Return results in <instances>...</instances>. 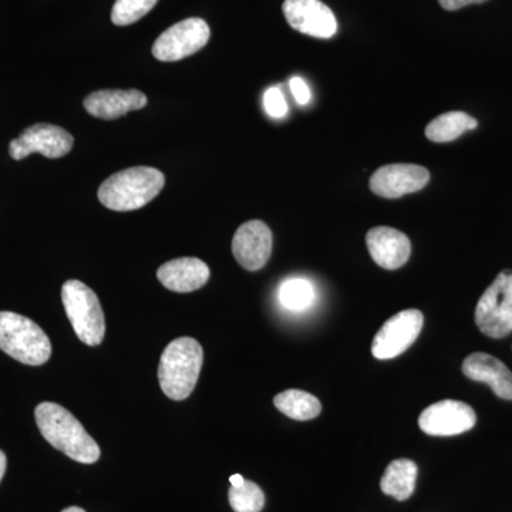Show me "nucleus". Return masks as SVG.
Returning a JSON list of instances; mask_svg holds the SVG:
<instances>
[{
	"label": "nucleus",
	"mask_w": 512,
	"mask_h": 512,
	"mask_svg": "<svg viewBox=\"0 0 512 512\" xmlns=\"http://www.w3.org/2000/svg\"><path fill=\"white\" fill-rule=\"evenodd\" d=\"M147 96L138 90H99L84 99V109L101 120H116L147 106Z\"/></svg>",
	"instance_id": "nucleus-15"
},
{
	"label": "nucleus",
	"mask_w": 512,
	"mask_h": 512,
	"mask_svg": "<svg viewBox=\"0 0 512 512\" xmlns=\"http://www.w3.org/2000/svg\"><path fill=\"white\" fill-rule=\"evenodd\" d=\"M158 3V0H116L111 10V22L117 26H128L143 19Z\"/></svg>",
	"instance_id": "nucleus-23"
},
{
	"label": "nucleus",
	"mask_w": 512,
	"mask_h": 512,
	"mask_svg": "<svg viewBox=\"0 0 512 512\" xmlns=\"http://www.w3.org/2000/svg\"><path fill=\"white\" fill-rule=\"evenodd\" d=\"M62 301L74 333L84 345L99 346L106 335V320L96 293L83 282H64Z\"/></svg>",
	"instance_id": "nucleus-5"
},
{
	"label": "nucleus",
	"mask_w": 512,
	"mask_h": 512,
	"mask_svg": "<svg viewBox=\"0 0 512 512\" xmlns=\"http://www.w3.org/2000/svg\"><path fill=\"white\" fill-rule=\"evenodd\" d=\"M204 363V350L192 338H178L168 343L158 365V382L168 399H188L197 386Z\"/></svg>",
	"instance_id": "nucleus-2"
},
{
	"label": "nucleus",
	"mask_w": 512,
	"mask_h": 512,
	"mask_svg": "<svg viewBox=\"0 0 512 512\" xmlns=\"http://www.w3.org/2000/svg\"><path fill=\"white\" fill-rule=\"evenodd\" d=\"M423 325V313L417 309L397 313L376 333L372 345L373 356L387 360L402 355L419 338Z\"/></svg>",
	"instance_id": "nucleus-8"
},
{
	"label": "nucleus",
	"mask_w": 512,
	"mask_h": 512,
	"mask_svg": "<svg viewBox=\"0 0 512 512\" xmlns=\"http://www.w3.org/2000/svg\"><path fill=\"white\" fill-rule=\"evenodd\" d=\"M165 184L164 174L153 167H131L107 178L99 188V200L113 211H134L154 200Z\"/></svg>",
	"instance_id": "nucleus-3"
},
{
	"label": "nucleus",
	"mask_w": 512,
	"mask_h": 512,
	"mask_svg": "<svg viewBox=\"0 0 512 512\" xmlns=\"http://www.w3.org/2000/svg\"><path fill=\"white\" fill-rule=\"evenodd\" d=\"M417 473H419V468L414 461L406 460V458L394 460L384 471L380 488L384 494L393 497L394 500H409L416 488Z\"/></svg>",
	"instance_id": "nucleus-18"
},
{
	"label": "nucleus",
	"mask_w": 512,
	"mask_h": 512,
	"mask_svg": "<svg viewBox=\"0 0 512 512\" xmlns=\"http://www.w3.org/2000/svg\"><path fill=\"white\" fill-rule=\"evenodd\" d=\"M229 481H231L232 487H241L245 483V478L241 474H234V476L229 478Z\"/></svg>",
	"instance_id": "nucleus-28"
},
{
	"label": "nucleus",
	"mask_w": 512,
	"mask_h": 512,
	"mask_svg": "<svg viewBox=\"0 0 512 512\" xmlns=\"http://www.w3.org/2000/svg\"><path fill=\"white\" fill-rule=\"evenodd\" d=\"M157 278L170 291L194 292L207 285L210 268L198 258H178L161 265Z\"/></svg>",
	"instance_id": "nucleus-16"
},
{
	"label": "nucleus",
	"mask_w": 512,
	"mask_h": 512,
	"mask_svg": "<svg viewBox=\"0 0 512 512\" xmlns=\"http://www.w3.org/2000/svg\"><path fill=\"white\" fill-rule=\"evenodd\" d=\"M0 350L23 365L42 366L52 356V343L32 319L0 312Z\"/></svg>",
	"instance_id": "nucleus-4"
},
{
	"label": "nucleus",
	"mask_w": 512,
	"mask_h": 512,
	"mask_svg": "<svg viewBox=\"0 0 512 512\" xmlns=\"http://www.w3.org/2000/svg\"><path fill=\"white\" fill-rule=\"evenodd\" d=\"M271 229L265 222L254 220L245 222L235 232L232 239V254L242 268L255 272L264 268L272 255Z\"/></svg>",
	"instance_id": "nucleus-12"
},
{
	"label": "nucleus",
	"mask_w": 512,
	"mask_h": 512,
	"mask_svg": "<svg viewBox=\"0 0 512 512\" xmlns=\"http://www.w3.org/2000/svg\"><path fill=\"white\" fill-rule=\"evenodd\" d=\"M291 90L293 97L299 104H308L311 101V90L308 84L303 82L301 77H293L291 80Z\"/></svg>",
	"instance_id": "nucleus-25"
},
{
	"label": "nucleus",
	"mask_w": 512,
	"mask_h": 512,
	"mask_svg": "<svg viewBox=\"0 0 512 512\" xmlns=\"http://www.w3.org/2000/svg\"><path fill=\"white\" fill-rule=\"evenodd\" d=\"M264 106L266 113L275 119H281L288 111V104H286L285 96L281 90L272 87V89L266 90L264 96Z\"/></svg>",
	"instance_id": "nucleus-24"
},
{
	"label": "nucleus",
	"mask_w": 512,
	"mask_h": 512,
	"mask_svg": "<svg viewBox=\"0 0 512 512\" xmlns=\"http://www.w3.org/2000/svg\"><path fill=\"white\" fill-rule=\"evenodd\" d=\"M62 512H86L83 510V508L80 507H69L66 508V510H63Z\"/></svg>",
	"instance_id": "nucleus-29"
},
{
	"label": "nucleus",
	"mask_w": 512,
	"mask_h": 512,
	"mask_svg": "<svg viewBox=\"0 0 512 512\" xmlns=\"http://www.w3.org/2000/svg\"><path fill=\"white\" fill-rule=\"evenodd\" d=\"M35 419L42 436L56 450L77 463L94 464L99 461V444L83 424L60 404L40 403L35 410Z\"/></svg>",
	"instance_id": "nucleus-1"
},
{
	"label": "nucleus",
	"mask_w": 512,
	"mask_h": 512,
	"mask_svg": "<svg viewBox=\"0 0 512 512\" xmlns=\"http://www.w3.org/2000/svg\"><path fill=\"white\" fill-rule=\"evenodd\" d=\"M72 134L55 124L39 123L26 128L15 140L10 141L9 154L13 160H23L33 153L46 158H62L72 151Z\"/></svg>",
	"instance_id": "nucleus-9"
},
{
	"label": "nucleus",
	"mask_w": 512,
	"mask_h": 512,
	"mask_svg": "<svg viewBox=\"0 0 512 512\" xmlns=\"http://www.w3.org/2000/svg\"><path fill=\"white\" fill-rule=\"evenodd\" d=\"M284 15L296 32L318 39H330L338 32V20L320 0H285Z\"/></svg>",
	"instance_id": "nucleus-11"
},
{
	"label": "nucleus",
	"mask_w": 512,
	"mask_h": 512,
	"mask_svg": "<svg viewBox=\"0 0 512 512\" xmlns=\"http://www.w3.org/2000/svg\"><path fill=\"white\" fill-rule=\"evenodd\" d=\"M210 36V26L205 20H181L158 37L153 46V56L160 62H178L200 52L207 46Z\"/></svg>",
	"instance_id": "nucleus-7"
},
{
	"label": "nucleus",
	"mask_w": 512,
	"mask_h": 512,
	"mask_svg": "<svg viewBox=\"0 0 512 512\" xmlns=\"http://www.w3.org/2000/svg\"><path fill=\"white\" fill-rule=\"evenodd\" d=\"M477 423L473 407L457 400H443L427 407L419 417L421 431L436 437L458 436Z\"/></svg>",
	"instance_id": "nucleus-10"
},
{
	"label": "nucleus",
	"mask_w": 512,
	"mask_h": 512,
	"mask_svg": "<svg viewBox=\"0 0 512 512\" xmlns=\"http://www.w3.org/2000/svg\"><path fill=\"white\" fill-rule=\"evenodd\" d=\"M430 181L427 168L416 164H390L380 167L370 178V190L383 198L403 197L423 190Z\"/></svg>",
	"instance_id": "nucleus-13"
},
{
	"label": "nucleus",
	"mask_w": 512,
	"mask_h": 512,
	"mask_svg": "<svg viewBox=\"0 0 512 512\" xmlns=\"http://www.w3.org/2000/svg\"><path fill=\"white\" fill-rule=\"evenodd\" d=\"M477 126V120L464 111H450L430 121L426 127V137L433 143H450Z\"/></svg>",
	"instance_id": "nucleus-19"
},
{
	"label": "nucleus",
	"mask_w": 512,
	"mask_h": 512,
	"mask_svg": "<svg viewBox=\"0 0 512 512\" xmlns=\"http://www.w3.org/2000/svg\"><path fill=\"white\" fill-rule=\"evenodd\" d=\"M463 373L474 382L488 384L500 399L512 400V373L497 357L471 353L463 363Z\"/></svg>",
	"instance_id": "nucleus-17"
},
{
	"label": "nucleus",
	"mask_w": 512,
	"mask_h": 512,
	"mask_svg": "<svg viewBox=\"0 0 512 512\" xmlns=\"http://www.w3.org/2000/svg\"><path fill=\"white\" fill-rule=\"evenodd\" d=\"M478 329L488 338L503 339L512 332V272L498 274L476 308Z\"/></svg>",
	"instance_id": "nucleus-6"
},
{
	"label": "nucleus",
	"mask_w": 512,
	"mask_h": 512,
	"mask_svg": "<svg viewBox=\"0 0 512 512\" xmlns=\"http://www.w3.org/2000/svg\"><path fill=\"white\" fill-rule=\"evenodd\" d=\"M274 404L289 419L306 421L315 419L322 412V404L311 393L291 389L276 394Z\"/></svg>",
	"instance_id": "nucleus-20"
},
{
	"label": "nucleus",
	"mask_w": 512,
	"mask_h": 512,
	"mask_svg": "<svg viewBox=\"0 0 512 512\" xmlns=\"http://www.w3.org/2000/svg\"><path fill=\"white\" fill-rule=\"evenodd\" d=\"M229 504L235 512H261L265 507V494L258 484L245 480L241 487L229 488Z\"/></svg>",
	"instance_id": "nucleus-21"
},
{
	"label": "nucleus",
	"mask_w": 512,
	"mask_h": 512,
	"mask_svg": "<svg viewBox=\"0 0 512 512\" xmlns=\"http://www.w3.org/2000/svg\"><path fill=\"white\" fill-rule=\"evenodd\" d=\"M366 244L373 261L387 271L402 268L412 255V242L399 229L372 228L367 232Z\"/></svg>",
	"instance_id": "nucleus-14"
},
{
	"label": "nucleus",
	"mask_w": 512,
	"mask_h": 512,
	"mask_svg": "<svg viewBox=\"0 0 512 512\" xmlns=\"http://www.w3.org/2000/svg\"><path fill=\"white\" fill-rule=\"evenodd\" d=\"M484 2H487V0H439L441 8L450 10V12L466 8L468 5H476V3Z\"/></svg>",
	"instance_id": "nucleus-26"
},
{
	"label": "nucleus",
	"mask_w": 512,
	"mask_h": 512,
	"mask_svg": "<svg viewBox=\"0 0 512 512\" xmlns=\"http://www.w3.org/2000/svg\"><path fill=\"white\" fill-rule=\"evenodd\" d=\"M6 466H8V460H6L5 453L0 450V481H2L3 476H5Z\"/></svg>",
	"instance_id": "nucleus-27"
},
{
	"label": "nucleus",
	"mask_w": 512,
	"mask_h": 512,
	"mask_svg": "<svg viewBox=\"0 0 512 512\" xmlns=\"http://www.w3.org/2000/svg\"><path fill=\"white\" fill-rule=\"evenodd\" d=\"M315 292L306 279H289L279 289V299L289 311H303L311 305Z\"/></svg>",
	"instance_id": "nucleus-22"
}]
</instances>
